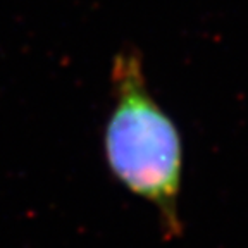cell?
Listing matches in <instances>:
<instances>
[{
  "instance_id": "obj_1",
  "label": "cell",
  "mask_w": 248,
  "mask_h": 248,
  "mask_svg": "<svg viewBox=\"0 0 248 248\" xmlns=\"http://www.w3.org/2000/svg\"><path fill=\"white\" fill-rule=\"evenodd\" d=\"M110 83L114 107L104 129L108 169L126 190L157 209L167 238L179 236L181 135L148 92L138 48L126 45L114 55Z\"/></svg>"
}]
</instances>
